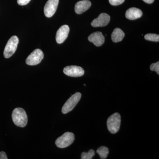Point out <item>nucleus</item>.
I'll use <instances>...</instances> for the list:
<instances>
[{
  "label": "nucleus",
  "mask_w": 159,
  "mask_h": 159,
  "mask_svg": "<svg viewBox=\"0 0 159 159\" xmlns=\"http://www.w3.org/2000/svg\"><path fill=\"white\" fill-rule=\"evenodd\" d=\"M12 121L16 125L21 127H24L28 123V116L25 111L23 108L18 107L15 109L12 112Z\"/></svg>",
  "instance_id": "f257e3e1"
},
{
  "label": "nucleus",
  "mask_w": 159,
  "mask_h": 159,
  "mask_svg": "<svg viewBox=\"0 0 159 159\" xmlns=\"http://www.w3.org/2000/svg\"><path fill=\"white\" fill-rule=\"evenodd\" d=\"M121 122V116L118 113H115L109 117L107 123L110 132L113 134L117 133L120 129Z\"/></svg>",
  "instance_id": "f03ea898"
},
{
  "label": "nucleus",
  "mask_w": 159,
  "mask_h": 159,
  "mask_svg": "<svg viewBox=\"0 0 159 159\" xmlns=\"http://www.w3.org/2000/svg\"><path fill=\"white\" fill-rule=\"evenodd\" d=\"M75 140L73 133L66 132L59 137L55 141V144L59 148H65L70 146Z\"/></svg>",
  "instance_id": "7ed1b4c3"
},
{
  "label": "nucleus",
  "mask_w": 159,
  "mask_h": 159,
  "mask_svg": "<svg viewBox=\"0 0 159 159\" xmlns=\"http://www.w3.org/2000/svg\"><path fill=\"white\" fill-rule=\"evenodd\" d=\"M18 43L19 39L17 36L14 35L10 38L4 49V56L5 58H9L15 53Z\"/></svg>",
  "instance_id": "20e7f679"
},
{
  "label": "nucleus",
  "mask_w": 159,
  "mask_h": 159,
  "mask_svg": "<svg viewBox=\"0 0 159 159\" xmlns=\"http://www.w3.org/2000/svg\"><path fill=\"white\" fill-rule=\"evenodd\" d=\"M81 97V94L80 93H76L71 96L63 106L61 110L62 113L67 114L73 110L79 102Z\"/></svg>",
  "instance_id": "39448f33"
},
{
  "label": "nucleus",
  "mask_w": 159,
  "mask_h": 159,
  "mask_svg": "<svg viewBox=\"0 0 159 159\" xmlns=\"http://www.w3.org/2000/svg\"><path fill=\"white\" fill-rule=\"evenodd\" d=\"M44 57L43 53L40 49L34 50L26 60V63L29 66H35L39 64Z\"/></svg>",
  "instance_id": "423d86ee"
},
{
  "label": "nucleus",
  "mask_w": 159,
  "mask_h": 159,
  "mask_svg": "<svg viewBox=\"0 0 159 159\" xmlns=\"http://www.w3.org/2000/svg\"><path fill=\"white\" fill-rule=\"evenodd\" d=\"M63 72L67 76L71 77H81L84 74V71L82 67L78 66H68L64 68Z\"/></svg>",
  "instance_id": "0eeeda50"
},
{
  "label": "nucleus",
  "mask_w": 159,
  "mask_h": 159,
  "mask_svg": "<svg viewBox=\"0 0 159 159\" xmlns=\"http://www.w3.org/2000/svg\"><path fill=\"white\" fill-rule=\"evenodd\" d=\"M59 0H48L44 8V13L46 17H52L56 12Z\"/></svg>",
  "instance_id": "6e6552de"
},
{
  "label": "nucleus",
  "mask_w": 159,
  "mask_h": 159,
  "mask_svg": "<svg viewBox=\"0 0 159 159\" xmlns=\"http://www.w3.org/2000/svg\"><path fill=\"white\" fill-rule=\"evenodd\" d=\"M110 19V16L107 13H101L97 18L95 19L92 22L91 25L95 28L105 27L109 23Z\"/></svg>",
  "instance_id": "1a4fd4ad"
},
{
  "label": "nucleus",
  "mask_w": 159,
  "mask_h": 159,
  "mask_svg": "<svg viewBox=\"0 0 159 159\" xmlns=\"http://www.w3.org/2000/svg\"><path fill=\"white\" fill-rule=\"evenodd\" d=\"M70 28L67 25H64L57 30L56 35V40L57 43H63L68 36Z\"/></svg>",
  "instance_id": "9d476101"
},
{
  "label": "nucleus",
  "mask_w": 159,
  "mask_h": 159,
  "mask_svg": "<svg viewBox=\"0 0 159 159\" xmlns=\"http://www.w3.org/2000/svg\"><path fill=\"white\" fill-rule=\"evenodd\" d=\"M88 40L97 47H100L104 43L105 38L102 32L97 31L91 34L89 36Z\"/></svg>",
  "instance_id": "9b49d317"
},
{
  "label": "nucleus",
  "mask_w": 159,
  "mask_h": 159,
  "mask_svg": "<svg viewBox=\"0 0 159 159\" xmlns=\"http://www.w3.org/2000/svg\"><path fill=\"white\" fill-rule=\"evenodd\" d=\"M91 2L89 0H83L76 3L75 6V11L78 14H81L90 8Z\"/></svg>",
  "instance_id": "f8f14e48"
},
{
  "label": "nucleus",
  "mask_w": 159,
  "mask_h": 159,
  "mask_svg": "<svg viewBox=\"0 0 159 159\" xmlns=\"http://www.w3.org/2000/svg\"><path fill=\"white\" fill-rule=\"evenodd\" d=\"M143 15L142 10L138 8H131L125 12V17L129 20H134L141 17Z\"/></svg>",
  "instance_id": "ddd939ff"
},
{
  "label": "nucleus",
  "mask_w": 159,
  "mask_h": 159,
  "mask_svg": "<svg viewBox=\"0 0 159 159\" xmlns=\"http://www.w3.org/2000/svg\"><path fill=\"white\" fill-rule=\"evenodd\" d=\"M125 36V33L121 29L116 28L114 29L111 34L112 40L114 43H118L122 41Z\"/></svg>",
  "instance_id": "4468645a"
},
{
  "label": "nucleus",
  "mask_w": 159,
  "mask_h": 159,
  "mask_svg": "<svg viewBox=\"0 0 159 159\" xmlns=\"http://www.w3.org/2000/svg\"><path fill=\"white\" fill-rule=\"evenodd\" d=\"M97 152L99 155L100 159H105L108 155V148L105 146H101L97 149Z\"/></svg>",
  "instance_id": "2eb2a0df"
},
{
  "label": "nucleus",
  "mask_w": 159,
  "mask_h": 159,
  "mask_svg": "<svg viewBox=\"0 0 159 159\" xmlns=\"http://www.w3.org/2000/svg\"><path fill=\"white\" fill-rule=\"evenodd\" d=\"M145 39L147 40L150 41L159 42V35L157 34L149 33V34H145Z\"/></svg>",
  "instance_id": "dca6fc26"
},
{
  "label": "nucleus",
  "mask_w": 159,
  "mask_h": 159,
  "mask_svg": "<svg viewBox=\"0 0 159 159\" xmlns=\"http://www.w3.org/2000/svg\"><path fill=\"white\" fill-rule=\"evenodd\" d=\"M95 151L93 149H90L88 152H83L81 154V159H92L95 155Z\"/></svg>",
  "instance_id": "f3484780"
},
{
  "label": "nucleus",
  "mask_w": 159,
  "mask_h": 159,
  "mask_svg": "<svg viewBox=\"0 0 159 159\" xmlns=\"http://www.w3.org/2000/svg\"><path fill=\"white\" fill-rule=\"evenodd\" d=\"M151 70L156 71L158 75L159 74V62L157 61L155 63H152L151 65L150 66Z\"/></svg>",
  "instance_id": "a211bd4d"
},
{
  "label": "nucleus",
  "mask_w": 159,
  "mask_h": 159,
  "mask_svg": "<svg viewBox=\"0 0 159 159\" xmlns=\"http://www.w3.org/2000/svg\"><path fill=\"white\" fill-rule=\"evenodd\" d=\"M125 0H109L110 4L112 6H117L124 2Z\"/></svg>",
  "instance_id": "6ab92c4d"
},
{
  "label": "nucleus",
  "mask_w": 159,
  "mask_h": 159,
  "mask_svg": "<svg viewBox=\"0 0 159 159\" xmlns=\"http://www.w3.org/2000/svg\"><path fill=\"white\" fill-rule=\"evenodd\" d=\"M31 0H17V3L20 6H25L27 5Z\"/></svg>",
  "instance_id": "aec40b11"
},
{
  "label": "nucleus",
  "mask_w": 159,
  "mask_h": 159,
  "mask_svg": "<svg viewBox=\"0 0 159 159\" xmlns=\"http://www.w3.org/2000/svg\"><path fill=\"white\" fill-rule=\"evenodd\" d=\"M7 155H6V152H0V159H7Z\"/></svg>",
  "instance_id": "412c9836"
},
{
  "label": "nucleus",
  "mask_w": 159,
  "mask_h": 159,
  "mask_svg": "<svg viewBox=\"0 0 159 159\" xmlns=\"http://www.w3.org/2000/svg\"><path fill=\"white\" fill-rule=\"evenodd\" d=\"M143 1L147 4H152L154 0H143Z\"/></svg>",
  "instance_id": "4be33fe9"
}]
</instances>
